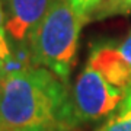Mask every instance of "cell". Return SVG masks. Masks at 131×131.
Returning a JSON list of instances; mask_svg holds the SVG:
<instances>
[{
  "label": "cell",
  "mask_w": 131,
  "mask_h": 131,
  "mask_svg": "<svg viewBox=\"0 0 131 131\" xmlns=\"http://www.w3.org/2000/svg\"><path fill=\"white\" fill-rule=\"evenodd\" d=\"M71 90L45 67L24 66L0 77V130L73 131Z\"/></svg>",
  "instance_id": "cell-1"
},
{
  "label": "cell",
  "mask_w": 131,
  "mask_h": 131,
  "mask_svg": "<svg viewBox=\"0 0 131 131\" xmlns=\"http://www.w3.org/2000/svg\"><path fill=\"white\" fill-rule=\"evenodd\" d=\"M127 13H131V0H101L96 9L90 13L89 20H101Z\"/></svg>",
  "instance_id": "cell-7"
},
{
  "label": "cell",
  "mask_w": 131,
  "mask_h": 131,
  "mask_svg": "<svg viewBox=\"0 0 131 131\" xmlns=\"http://www.w3.org/2000/svg\"><path fill=\"white\" fill-rule=\"evenodd\" d=\"M0 58L5 61L6 66L13 63V51H12V45L9 42L5 28V15H3V7H2V0H0Z\"/></svg>",
  "instance_id": "cell-8"
},
{
  "label": "cell",
  "mask_w": 131,
  "mask_h": 131,
  "mask_svg": "<svg viewBox=\"0 0 131 131\" xmlns=\"http://www.w3.org/2000/svg\"><path fill=\"white\" fill-rule=\"evenodd\" d=\"M118 50H119V52L124 56V58L131 66V31L121 42H118Z\"/></svg>",
  "instance_id": "cell-10"
},
{
  "label": "cell",
  "mask_w": 131,
  "mask_h": 131,
  "mask_svg": "<svg viewBox=\"0 0 131 131\" xmlns=\"http://www.w3.org/2000/svg\"><path fill=\"white\" fill-rule=\"evenodd\" d=\"M96 131H131V90Z\"/></svg>",
  "instance_id": "cell-6"
},
{
  "label": "cell",
  "mask_w": 131,
  "mask_h": 131,
  "mask_svg": "<svg viewBox=\"0 0 131 131\" xmlns=\"http://www.w3.org/2000/svg\"><path fill=\"white\" fill-rule=\"evenodd\" d=\"M86 64L95 69L114 88L125 93L131 90V66L119 52L117 41L102 39L93 42Z\"/></svg>",
  "instance_id": "cell-5"
},
{
  "label": "cell",
  "mask_w": 131,
  "mask_h": 131,
  "mask_svg": "<svg viewBox=\"0 0 131 131\" xmlns=\"http://www.w3.org/2000/svg\"><path fill=\"white\" fill-rule=\"evenodd\" d=\"M52 3L54 0H2L12 51L13 47H18L28 52L29 39Z\"/></svg>",
  "instance_id": "cell-4"
},
{
  "label": "cell",
  "mask_w": 131,
  "mask_h": 131,
  "mask_svg": "<svg viewBox=\"0 0 131 131\" xmlns=\"http://www.w3.org/2000/svg\"><path fill=\"white\" fill-rule=\"evenodd\" d=\"M125 92L109 84L90 66H84L71 89V101L79 122L109 117L119 106Z\"/></svg>",
  "instance_id": "cell-3"
},
{
  "label": "cell",
  "mask_w": 131,
  "mask_h": 131,
  "mask_svg": "<svg viewBox=\"0 0 131 131\" xmlns=\"http://www.w3.org/2000/svg\"><path fill=\"white\" fill-rule=\"evenodd\" d=\"M82 25L83 20L69 0H54L29 39L28 54L32 66L45 67L69 84Z\"/></svg>",
  "instance_id": "cell-2"
},
{
  "label": "cell",
  "mask_w": 131,
  "mask_h": 131,
  "mask_svg": "<svg viewBox=\"0 0 131 131\" xmlns=\"http://www.w3.org/2000/svg\"><path fill=\"white\" fill-rule=\"evenodd\" d=\"M74 13L79 16L83 22L89 20L90 13L96 9V6L101 3V0H69Z\"/></svg>",
  "instance_id": "cell-9"
},
{
  "label": "cell",
  "mask_w": 131,
  "mask_h": 131,
  "mask_svg": "<svg viewBox=\"0 0 131 131\" xmlns=\"http://www.w3.org/2000/svg\"><path fill=\"white\" fill-rule=\"evenodd\" d=\"M6 73H7V66L5 64V61L0 58V77H2V76H5Z\"/></svg>",
  "instance_id": "cell-11"
},
{
  "label": "cell",
  "mask_w": 131,
  "mask_h": 131,
  "mask_svg": "<svg viewBox=\"0 0 131 131\" xmlns=\"http://www.w3.org/2000/svg\"><path fill=\"white\" fill-rule=\"evenodd\" d=\"M0 131H3V130H0Z\"/></svg>",
  "instance_id": "cell-12"
}]
</instances>
